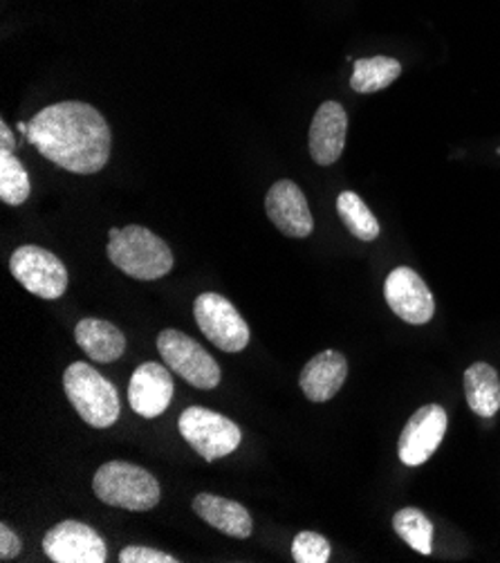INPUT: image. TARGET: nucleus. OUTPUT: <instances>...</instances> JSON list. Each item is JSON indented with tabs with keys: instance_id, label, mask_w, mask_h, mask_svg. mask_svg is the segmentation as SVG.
I'll list each match as a JSON object with an SVG mask.
<instances>
[{
	"instance_id": "1",
	"label": "nucleus",
	"mask_w": 500,
	"mask_h": 563,
	"mask_svg": "<svg viewBox=\"0 0 500 563\" xmlns=\"http://www.w3.org/2000/svg\"><path fill=\"white\" fill-rule=\"evenodd\" d=\"M27 140L36 151L70 174H99L110 159L113 133L101 112L84 101H62L32 118Z\"/></svg>"
},
{
	"instance_id": "2",
	"label": "nucleus",
	"mask_w": 500,
	"mask_h": 563,
	"mask_svg": "<svg viewBox=\"0 0 500 563\" xmlns=\"http://www.w3.org/2000/svg\"><path fill=\"white\" fill-rule=\"evenodd\" d=\"M108 236V258L124 274L137 280H157L174 269L171 247L142 224L110 230Z\"/></svg>"
},
{
	"instance_id": "3",
	"label": "nucleus",
	"mask_w": 500,
	"mask_h": 563,
	"mask_svg": "<svg viewBox=\"0 0 500 563\" xmlns=\"http://www.w3.org/2000/svg\"><path fill=\"white\" fill-rule=\"evenodd\" d=\"M64 388L70 405L86 424L108 429L120 420L122 405L118 386L86 362H75L66 368Z\"/></svg>"
},
{
	"instance_id": "4",
	"label": "nucleus",
	"mask_w": 500,
	"mask_h": 563,
	"mask_svg": "<svg viewBox=\"0 0 500 563\" xmlns=\"http://www.w3.org/2000/svg\"><path fill=\"white\" fill-rule=\"evenodd\" d=\"M92 489L101 503L131 512L153 510L162 496L157 478L144 467L126 461L101 465L92 478Z\"/></svg>"
},
{
	"instance_id": "5",
	"label": "nucleus",
	"mask_w": 500,
	"mask_h": 563,
	"mask_svg": "<svg viewBox=\"0 0 500 563\" xmlns=\"http://www.w3.org/2000/svg\"><path fill=\"white\" fill-rule=\"evenodd\" d=\"M182 438L193 446L207 463L220 461L236 452L243 433L238 424L204 407H189L178 420Z\"/></svg>"
},
{
	"instance_id": "6",
	"label": "nucleus",
	"mask_w": 500,
	"mask_h": 563,
	"mask_svg": "<svg viewBox=\"0 0 500 563\" xmlns=\"http://www.w3.org/2000/svg\"><path fill=\"white\" fill-rule=\"evenodd\" d=\"M196 321L207 340L225 353H241L249 344V325L230 299L204 292L193 303Z\"/></svg>"
},
{
	"instance_id": "7",
	"label": "nucleus",
	"mask_w": 500,
	"mask_h": 563,
	"mask_svg": "<svg viewBox=\"0 0 500 563\" xmlns=\"http://www.w3.org/2000/svg\"><path fill=\"white\" fill-rule=\"evenodd\" d=\"M157 351L162 360L169 364L182 379L191 386L211 390L220 384V366L218 362L196 342L189 334L180 330H162L157 334Z\"/></svg>"
},
{
	"instance_id": "8",
	"label": "nucleus",
	"mask_w": 500,
	"mask_h": 563,
	"mask_svg": "<svg viewBox=\"0 0 500 563\" xmlns=\"http://www.w3.org/2000/svg\"><path fill=\"white\" fill-rule=\"evenodd\" d=\"M10 269L19 284L47 301H54L68 290V269L59 256L38 247L23 245L10 258Z\"/></svg>"
},
{
	"instance_id": "9",
	"label": "nucleus",
	"mask_w": 500,
	"mask_h": 563,
	"mask_svg": "<svg viewBox=\"0 0 500 563\" xmlns=\"http://www.w3.org/2000/svg\"><path fill=\"white\" fill-rule=\"evenodd\" d=\"M447 424H449L447 411H444L440 405L420 407L402 429V435L398 442L400 461L407 467L424 465L437 452L440 442L444 440V433H447Z\"/></svg>"
},
{
	"instance_id": "10",
	"label": "nucleus",
	"mask_w": 500,
	"mask_h": 563,
	"mask_svg": "<svg viewBox=\"0 0 500 563\" xmlns=\"http://www.w3.org/2000/svg\"><path fill=\"white\" fill-rule=\"evenodd\" d=\"M384 299L402 321L424 325L435 314V299L422 276L411 267H396L386 276Z\"/></svg>"
},
{
	"instance_id": "11",
	"label": "nucleus",
	"mask_w": 500,
	"mask_h": 563,
	"mask_svg": "<svg viewBox=\"0 0 500 563\" xmlns=\"http://www.w3.org/2000/svg\"><path fill=\"white\" fill-rule=\"evenodd\" d=\"M43 552L54 563H105L103 539L86 523L64 521L43 537Z\"/></svg>"
},
{
	"instance_id": "12",
	"label": "nucleus",
	"mask_w": 500,
	"mask_h": 563,
	"mask_svg": "<svg viewBox=\"0 0 500 563\" xmlns=\"http://www.w3.org/2000/svg\"><path fill=\"white\" fill-rule=\"evenodd\" d=\"M265 211L276 230L290 239H308L314 230V218L310 205L292 180L274 183L265 196Z\"/></svg>"
},
{
	"instance_id": "13",
	"label": "nucleus",
	"mask_w": 500,
	"mask_h": 563,
	"mask_svg": "<svg viewBox=\"0 0 500 563\" xmlns=\"http://www.w3.org/2000/svg\"><path fill=\"white\" fill-rule=\"evenodd\" d=\"M174 377L169 368L157 362H146L135 368L129 384L131 409L142 418H157L169 409L174 400Z\"/></svg>"
},
{
	"instance_id": "14",
	"label": "nucleus",
	"mask_w": 500,
	"mask_h": 563,
	"mask_svg": "<svg viewBox=\"0 0 500 563\" xmlns=\"http://www.w3.org/2000/svg\"><path fill=\"white\" fill-rule=\"evenodd\" d=\"M348 115L342 103L325 101L314 112L310 124V155L316 164H335L346 146Z\"/></svg>"
},
{
	"instance_id": "15",
	"label": "nucleus",
	"mask_w": 500,
	"mask_h": 563,
	"mask_svg": "<svg viewBox=\"0 0 500 563\" xmlns=\"http://www.w3.org/2000/svg\"><path fill=\"white\" fill-rule=\"evenodd\" d=\"M348 377V362L337 351L314 355L299 375V386L310 402H327L342 390Z\"/></svg>"
},
{
	"instance_id": "16",
	"label": "nucleus",
	"mask_w": 500,
	"mask_h": 563,
	"mask_svg": "<svg viewBox=\"0 0 500 563\" xmlns=\"http://www.w3.org/2000/svg\"><path fill=\"white\" fill-rule=\"evenodd\" d=\"M193 512L209 523L211 528L220 530L222 534L234 539H247L252 537L254 523L245 505L222 498L215 494H198L193 498Z\"/></svg>"
},
{
	"instance_id": "17",
	"label": "nucleus",
	"mask_w": 500,
	"mask_h": 563,
	"mask_svg": "<svg viewBox=\"0 0 500 563\" xmlns=\"http://www.w3.org/2000/svg\"><path fill=\"white\" fill-rule=\"evenodd\" d=\"M75 340L90 360L101 364L118 362L126 353L124 332L103 319H81L75 328Z\"/></svg>"
},
{
	"instance_id": "18",
	"label": "nucleus",
	"mask_w": 500,
	"mask_h": 563,
	"mask_svg": "<svg viewBox=\"0 0 500 563\" xmlns=\"http://www.w3.org/2000/svg\"><path fill=\"white\" fill-rule=\"evenodd\" d=\"M465 398L480 418H493L500 411V377L487 362H476L465 371Z\"/></svg>"
},
{
	"instance_id": "19",
	"label": "nucleus",
	"mask_w": 500,
	"mask_h": 563,
	"mask_svg": "<svg viewBox=\"0 0 500 563\" xmlns=\"http://www.w3.org/2000/svg\"><path fill=\"white\" fill-rule=\"evenodd\" d=\"M402 75V64L391 56H368L357 59L351 77V88L362 95H373L398 81Z\"/></svg>"
},
{
	"instance_id": "20",
	"label": "nucleus",
	"mask_w": 500,
	"mask_h": 563,
	"mask_svg": "<svg viewBox=\"0 0 500 563\" xmlns=\"http://www.w3.org/2000/svg\"><path fill=\"white\" fill-rule=\"evenodd\" d=\"M337 213L344 220L346 230L359 241H375L379 236V222L366 202L355 191H344L337 198Z\"/></svg>"
},
{
	"instance_id": "21",
	"label": "nucleus",
	"mask_w": 500,
	"mask_h": 563,
	"mask_svg": "<svg viewBox=\"0 0 500 563\" xmlns=\"http://www.w3.org/2000/svg\"><path fill=\"white\" fill-rule=\"evenodd\" d=\"M32 183L25 166L12 151H0V200L19 207L30 198Z\"/></svg>"
},
{
	"instance_id": "22",
	"label": "nucleus",
	"mask_w": 500,
	"mask_h": 563,
	"mask_svg": "<svg viewBox=\"0 0 500 563\" xmlns=\"http://www.w3.org/2000/svg\"><path fill=\"white\" fill-rule=\"evenodd\" d=\"M393 530L415 552L429 556L433 552V523L415 508H404L393 517Z\"/></svg>"
},
{
	"instance_id": "23",
	"label": "nucleus",
	"mask_w": 500,
	"mask_h": 563,
	"mask_svg": "<svg viewBox=\"0 0 500 563\" xmlns=\"http://www.w3.org/2000/svg\"><path fill=\"white\" fill-rule=\"evenodd\" d=\"M330 541L316 532H299L292 543L297 563H325L330 559Z\"/></svg>"
},
{
	"instance_id": "24",
	"label": "nucleus",
	"mask_w": 500,
	"mask_h": 563,
	"mask_svg": "<svg viewBox=\"0 0 500 563\" xmlns=\"http://www.w3.org/2000/svg\"><path fill=\"white\" fill-rule=\"evenodd\" d=\"M120 561L122 563H176L178 559L171 556V554H166V552L153 550V548L129 545L120 552Z\"/></svg>"
},
{
	"instance_id": "25",
	"label": "nucleus",
	"mask_w": 500,
	"mask_h": 563,
	"mask_svg": "<svg viewBox=\"0 0 500 563\" xmlns=\"http://www.w3.org/2000/svg\"><path fill=\"white\" fill-rule=\"evenodd\" d=\"M21 550H23L21 537L8 523H0V559L12 561L14 556L21 554Z\"/></svg>"
},
{
	"instance_id": "26",
	"label": "nucleus",
	"mask_w": 500,
	"mask_h": 563,
	"mask_svg": "<svg viewBox=\"0 0 500 563\" xmlns=\"http://www.w3.org/2000/svg\"><path fill=\"white\" fill-rule=\"evenodd\" d=\"M0 146H3L0 151H12V153L16 148V140H14V133L8 126V122H0Z\"/></svg>"
}]
</instances>
